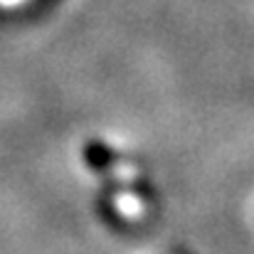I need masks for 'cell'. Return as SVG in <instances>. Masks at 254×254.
<instances>
[{
	"label": "cell",
	"mask_w": 254,
	"mask_h": 254,
	"mask_svg": "<svg viewBox=\"0 0 254 254\" xmlns=\"http://www.w3.org/2000/svg\"><path fill=\"white\" fill-rule=\"evenodd\" d=\"M84 161L89 168L94 170H104L114 163V151L106 148L101 141H89L84 148Z\"/></svg>",
	"instance_id": "cell-1"
}]
</instances>
